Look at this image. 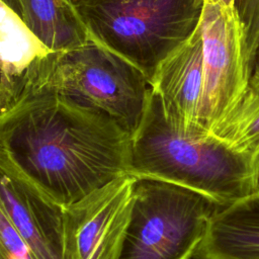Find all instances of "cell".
<instances>
[{
    "mask_svg": "<svg viewBox=\"0 0 259 259\" xmlns=\"http://www.w3.org/2000/svg\"><path fill=\"white\" fill-rule=\"evenodd\" d=\"M131 143L107 114L57 92L0 117V155L63 207L130 174Z\"/></svg>",
    "mask_w": 259,
    "mask_h": 259,
    "instance_id": "1",
    "label": "cell"
},
{
    "mask_svg": "<svg viewBox=\"0 0 259 259\" xmlns=\"http://www.w3.org/2000/svg\"><path fill=\"white\" fill-rule=\"evenodd\" d=\"M255 164V158L215 136L185 131L152 88L132 135L131 175L180 185L225 206L257 191Z\"/></svg>",
    "mask_w": 259,
    "mask_h": 259,
    "instance_id": "2",
    "label": "cell"
},
{
    "mask_svg": "<svg viewBox=\"0 0 259 259\" xmlns=\"http://www.w3.org/2000/svg\"><path fill=\"white\" fill-rule=\"evenodd\" d=\"M75 6L92 39L151 84L160 64L197 29L204 0H77Z\"/></svg>",
    "mask_w": 259,
    "mask_h": 259,
    "instance_id": "3",
    "label": "cell"
},
{
    "mask_svg": "<svg viewBox=\"0 0 259 259\" xmlns=\"http://www.w3.org/2000/svg\"><path fill=\"white\" fill-rule=\"evenodd\" d=\"M48 92L95 108L133 135L144 116L152 86L138 67L92 39L82 47L54 53Z\"/></svg>",
    "mask_w": 259,
    "mask_h": 259,
    "instance_id": "4",
    "label": "cell"
},
{
    "mask_svg": "<svg viewBox=\"0 0 259 259\" xmlns=\"http://www.w3.org/2000/svg\"><path fill=\"white\" fill-rule=\"evenodd\" d=\"M219 207L209 197L189 188L137 179L119 259H193L208 221Z\"/></svg>",
    "mask_w": 259,
    "mask_h": 259,
    "instance_id": "5",
    "label": "cell"
},
{
    "mask_svg": "<svg viewBox=\"0 0 259 259\" xmlns=\"http://www.w3.org/2000/svg\"><path fill=\"white\" fill-rule=\"evenodd\" d=\"M199 27L203 80L195 133L214 136L247 89L252 71L235 7L204 0Z\"/></svg>",
    "mask_w": 259,
    "mask_h": 259,
    "instance_id": "6",
    "label": "cell"
},
{
    "mask_svg": "<svg viewBox=\"0 0 259 259\" xmlns=\"http://www.w3.org/2000/svg\"><path fill=\"white\" fill-rule=\"evenodd\" d=\"M137 178L125 174L64 207V259H119Z\"/></svg>",
    "mask_w": 259,
    "mask_h": 259,
    "instance_id": "7",
    "label": "cell"
},
{
    "mask_svg": "<svg viewBox=\"0 0 259 259\" xmlns=\"http://www.w3.org/2000/svg\"><path fill=\"white\" fill-rule=\"evenodd\" d=\"M0 210L36 259H64V207L46 196L0 155Z\"/></svg>",
    "mask_w": 259,
    "mask_h": 259,
    "instance_id": "8",
    "label": "cell"
},
{
    "mask_svg": "<svg viewBox=\"0 0 259 259\" xmlns=\"http://www.w3.org/2000/svg\"><path fill=\"white\" fill-rule=\"evenodd\" d=\"M0 117L23 102L46 93L54 51L47 48L22 18L1 1Z\"/></svg>",
    "mask_w": 259,
    "mask_h": 259,
    "instance_id": "9",
    "label": "cell"
},
{
    "mask_svg": "<svg viewBox=\"0 0 259 259\" xmlns=\"http://www.w3.org/2000/svg\"><path fill=\"white\" fill-rule=\"evenodd\" d=\"M203 80L200 27L159 66L151 82L166 113L185 131L195 133Z\"/></svg>",
    "mask_w": 259,
    "mask_h": 259,
    "instance_id": "10",
    "label": "cell"
},
{
    "mask_svg": "<svg viewBox=\"0 0 259 259\" xmlns=\"http://www.w3.org/2000/svg\"><path fill=\"white\" fill-rule=\"evenodd\" d=\"M193 259H259V191L213 212Z\"/></svg>",
    "mask_w": 259,
    "mask_h": 259,
    "instance_id": "11",
    "label": "cell"
},
{
    "mask_svg": "<svg viewBox=\"0 0 259 259\" xmlns=\"http://www.w3.org/2000/svg\"><path fill=\"white\" fill-rule=\"evenodd\" d=\"M18 15L51 51L65 52L92 40L71 0H23Z\"/></svg>",
    "mask_w": 259,
    "mask_h": 259,
    "instance_id": "12",
    "label": "cell"
},
{
    "mask_svg": "<svg viewBox=\"0 0 259 259\" xmlns=\"http://www.w3.org/2000/svg\"><path fill=\"white\" fill-rule=\"evenodd\" d=\"M215 137L235 149L257 158L259 155V84L250 83Z\"/></svg>",
    "mask_w": 259,
    "mask_h": 259,
    "instance_id": "13",
    "label": "cell"
},
{
    "mask_svg": "<svg viewBox=\"0 0 259 259\" xmlns=\"http://www.w3.org/2000/svg\"><path fill=\"white\" fill-rule=\"evenodd\" d=\"M235 9L244 31L245 56L253 71L259 46V0H235Z\"/></svg>",
    "mask_w": 259,
    "mask_h": 259,
    "instance_id": "14",
    "label": "cell"
},
{
    "mask_svg": "<svg viewBox=\"0 0 259 259\" xmlns=\"http://www.w3.org/2000/svg\"><path fill=\"white\" fill-rule=\"evenodd\" d=\"M0 259H36L2 210H0Z\"/></svg>",
    "mask_w": 259,
    "mask_h": 259,
    "instance_id": "15",
    "label": "cell"
},
{
    "mask_svg": "<svg viewBox=\"0 0 259 259\" xmlns=\"http://www.w3.org/2000/svg\"><path fill=\"white\" fill-rule=\"evenodd\" d=\"M250 80L259 84V46H258V49H257V52H256L253 71H252V76H251Z\"/></svg>",
    "mask_w": 259,
    "mask_h": 259,
    "instance_id": "16",
    "label": "cell"
},
{
    "mask_svg": "<svg viewBox=\"0 0 259 259\" xmlns=\"http://www.w3.org/2000/svg\"><path fill=\"white\" fill-rule=\"evenodd\" d=\"M5 4H7L9 7H11L17 14H19L20 11V6L23 0H1Z\"/></svg>",
    "mask_w": 259,
    "mask_h": 259,
    "instance_id": "17",
    "label": "cell"
},
{
    "mask_svg": "<svg viewBox=\"0 0 259 259\" xmlns=\"http://www.w3.org/2000/svg\"><path fill=\"white\" fill-rule=\"evenodd\" d=\"M214 3H219L228 7H235V0H206Z\"/></svg>",
    "mask_w": 259,
    "mask_h": 259,
    "instance_id": "18",
    "label": "cell"
},
{
    "mask_svg": "<svg viewBox=\"0 0 259 259\" xmlns=\"http://www.w3.org/2000/svg\"><path fill=\"white\" fill-rule=\"evenodd\" d=\"M256 187H257V191H259V155L256 158Z\"/></svg>",
    "mask_w": 259,
    "mask_h": 259,
    "instance_id": "19",
    "label": "cell"
},
{
    "mask_svg": "<svg viewBox=\"0 0 259 259\" xmlns=\"http://www.w3.org/2000/svg\"><path fill=\"white\" fill-rule=\"evenodd\" d=\"M71 1H72V2H73V3H75V2H76V1H77V0H71Z\"/></svg>",
    "mask_w": 259,
    "mask_h": 259,
    "instance_id": "20",
    "label": "cell"
}]
</instances>
